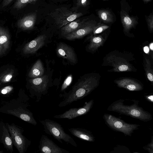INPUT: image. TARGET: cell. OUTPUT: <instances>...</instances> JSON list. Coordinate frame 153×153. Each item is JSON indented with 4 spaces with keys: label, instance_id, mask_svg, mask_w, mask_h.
Here are the masks:
<instances>
[{
    "label": "cell",
    "instance_id": "cell-12",
    "mask_svg": "<svg viewBox=\"0 0 153 153\" xmlns=\"http://www.w3.org/2000/svg\"><path fill=\"white\" fill-rule=\"evenodd\" d=\"M119 87L131 91H139L143 89L142 85L138 81L130 78H124L114 80Z\"/></svg>",
    "mask_w": 153,
    "mask_h": 153
},
{
    "label": "cell",
    "instance_id": "cell-2",
    "mask_svg": "<svg viewBox=\"0 0 153 153\" xmlns=\"http://www.w3.org/2000/svg\"><path fill=\"white\" fill-rule=\"evenodd\" d=\"M139 101L131 100V103L126 104L125 99H120L111 103L108 107L107 110L138 119L147 122L151 120L152 114L139 106Z\"/></svg>",
    "mask_w": 153,
    "mask_h": 153
},
{
    "label": "cell",
    "instance_id": "cell-15",
    "mask_svg": "<svg viewBox=\"0 0 153 153\" xmlns=\"http://www.w3.org/2000/svg\"><path fill=\"white\" fill-rule=\"evenodd\" d=\"M68 130L72 135L79 139L90 142H93L95 140L92 132L86 129L72 128H69Z\"/></svg>",
    "mask_w": 153,
    "mask_h": 153
},
{
    "label": "cell",
    "instance_id": "cell-5",
    "mask_svg": "<svg viewBox=\"0 0 153 153\" xmlns=\"http://www.w3.org/2000/svg\"><path fill=\"white\" fill-rule=\"evenodd\" d=\"M103 117L106 124L110 128L123 133L125 136H131L134 131L138 129L140 126L137 124L126 123L120 118L109 114H105Z\"/></svg>",
    "mask_w": 153,
    "mask_h": 153
},
{
    "label": "cell",
    "instance_id": "cell-26",
    "mask_svg": "<svg viewBox=\"0 0 153 153\" xmlns=\"http://www.w3.org/2000/svg\"><path fill=\"white\" fill-rule=\"evenodd\" d=\"M29 3H31L30 0H17L14 4L13 8L21 9L25 7Z\"/></svg>",
    "mask_w": 153,
    "mask_h": 153
},
{
    "label": "cell",
    "instance_id": "cell-36",
    "mask_svg": "<svg viewBox=\"0 0 153 153\" xmlns=\"http://www.w3.org/2000/svg\"><path fill=\"white\" fill-rule=\"evenodd\" d=\"M150 48L152 51L153 50V43H152L150 45Z\"/></svg>",
    "mask_w": 153,
    "mask_h": 153
},
{
    "label": "cell",
    "instance_id": "cell-31",
    "mask_svg": "<svg viewBox=\"0 0 153 153\" xmlns=\"http://www.w3.org/2000/svg\"><path fill=\"white\" fill-rule=\"evenodd\" d=\"M13 89V87L10 86H7L5 87L1 91L3 94H5L10 91Z\"/></svg>",
    "mask_w": 153,
    "mask_h": 153
},
{
    "label": "cell",
    "instance_id": "cell-4",
    "mask_svg": "<svg viewBox=\"0 0 153 153\" xmlns=\"http://www.w3.org/2000/svg\"><path fill=\"white\" fill-rule=\"evenodd\" d=\"M40 122L43 126L45 132L52 136L61 143H63V141H64L74 147L77 146L74 140L65 132L59 123L49 119L41 120Z\"/></svg>",
    "mask_w": 153,
    "mask_h": 153
},
{
    "label": "cell",
    "instance_id": "cell-10",
    "mask_svg": "<svg viewBox=\"0 0 153 153\" xmlns=\"http://www.w3.org/2000/svg\"><path fill=\"white\" fill-rule=\"evenodd\" d=\"M39 150L44 153H69V152L59 147L47 136L42 135L39 146Z\"/></svg>",
    "mask_w": 153,
    "mask_h": 153
},
{
    "label": "cell",
    "instance_id": "cell-24",
    "mask_svg": "<svg viewBox=\"0 0 153 153\" xmlns=\"http://www.w3.org/2000/svg\"><path fill=\"white\" fill-rule=\"evenodd\" d=\"M145 71L148 79L152 83L153 81V72L150 60L146 58L145 59Z\"/></svg>",
    "mask_w": 153,
    "mask_h": 153
},
{
    "label": "cell",
    "instance_id": "cell-17",
    "mask_svg": "<svg viewBox=\"0 0 153 153\" xmlns=\"http://www.w3.org/2000/svg\"><path fill=\"white\" fill-rule=\"evenodd\" d=\"M0 140L4 147L12 152L13 151V143L8 128L3 125L0 128Z\"/></svg>",
    "mask_w": 153,
    "mask_h": 153
},
{
    "label": "cell",
    "instance_id": "cell-37",
    "mask_svg": "<svg viewBox=\"0 0 153 153\" xmlns=\"http://www.w3.org/2000/svg\"><path fill=\"white\" fill-rule=\"evenodd\" d=\"M150 0H143V1L145 2H147L150 1Z\"/></svg>",
    "mask_w": 153,
    "mask_h": 153
},
{
    "label": "cell",
    "instance_id": "cell-7",
    "mask_svg": "<svg viewBox=\"0 0 153 153\" xmlns=\"http://www.w3.org/2000/svg\"><path fill=\"white\" fill-rule=\"evenodd\" d=\"M49 79L47 75H44L31 80L32 97H35L36 102H39L42 96L46 94L48 88Z\"/></svg>",
    "mask_w": 153,
    "mask_h": 153
},
{
    "label": "cell",
    "instance_id": "cell-16",
    "mask_svg": "<svg viewBox=\"0 0 153 153\" xmlns=\"http://www.w3.org/2000/svg\"><path fill=\"white\" fill-rule=\"evenodd\" d=\"M120 16L124 31L126 33H128L129 30L136 25L137 21L135 18L130 16L123 10H121Z\"/></svg>",
    "mask_w": 153,
    "mask_h": 153
},
{
    "label": "cell",
    "instance_id": "cell-1",
    "mask_svg": "<svg viewBox=\"0 0 153 153\" xmlns=\"http://www.w3.org/2000/svg\"><path fill=\"white\" fill-rule=\"evenodd\" d=\"M100 78V75L97 73L84 75L78 80L68 92L59 94L62 100L59 106L65 107L88 96L98 86Z\"/></svg>",
    "mask_w": 153,
    "mask_h": 153
},
{
    "label": "cell",
    "instance_id": "cell-6",
    "mask_svg": "<svg viewBox=\"0 0 153 153\" xmlns=\"http://www.w3.org/2000/svg\"><path fill=\"white\" fill-rule=\"evenodd\" d=\"M51 15L58 27L60 28L80 17L82 14L75 10L61 8L56 10Z\"/></svg>",
    "mask_w": 153,
    "mask_h": 153
},
{
    "label": "cell",
    "instance_id": "cell-19",
    "mask_svg": "<svg viewBox=\"0 0 153 153\" xmlns=\"http://www.w3.org/2000/svg\"><path fill=\"white\" fill-rule=\"evenodd\" d=\"M107 37L102 35H91L90 37V42L88 48L89 51L94 52L102 46L105 42Z\"/></svg>",
    "mask_w": 153,
    "mask_h": 153
},
{
    "label": "cell",
    "instance_id": "cell-21",
    "mask_svg": "<svg viewBox=\"0 0 153 153\" xmlns=\"http://www.w3.org/2000/svg\"><path fill=\"white\" fill-rule=\"evenodd\" d=\"M87 21L86 19L74 20L61 28V34L64 36L76 30Z\"/></svg>",
    "mask_w": 153,
    "mask_h": 153
},
{
    "label": "cell",
    "instance_id": "cell-35",
    "mask_svg": "<svg viewBox=\"0 0 153 153\" xmlns=\"http://www.w3.org/2000/svg\"><path fill=\"white\" fill-rule=\"evenodd\" d=\"M144 51L145 52L147 53L149 51V48L147 47H145L144 48Z\"/></svg>",
    "mask_w": 153,
    "mask_h": 153
},
{
    "label": "cell",
    "instance_id": "cell-18",
    "mask_svg": "<svg viewBox=\"0 0 153 153\" xmlns=\"http://www.w3.org/2000/svg\"><path fill=\"white\" fill-rule=\"evenodd\" d=\"M36 15V13H34L23 17L18 21V27L23 30L32 29L35 23Z\"/></svg>",
    "mask_w": 153,
    "mask_h": 153
},
{
    "label": "cell",
    "instance_id": "cell-33",
    "mask_svg": "<svg viewBox=\"0 0 153 153\" xmlns=\"http://www.w3.org/2000/svg\"><path fill=\"white\" fill-rule=\"evenodd\" d=\"M13 0H3L2 7H4L9 5Z\"/></svg>",
    "mask_w": 153,
    "mask_h": 153
},
{
    "label": "cell",
    "instance_id": "cell-28",
    "mask_svg": "<svg viewBox=\"0 0 153 153\" xmlns=\"http://www.w3.org/2000/svg\"><path fill=\"white\" fill-rule=\"evenodd\" d=\"M146 20L150 32L151 33L153 30V14L152 13L146 17Z\"/></svg>",
    "mask_w": 153,
    "mask_h": 153
},
{
    "label": "cell",
    "instance_id": "cell-3",
    "mask_svg": "<svg viewBox=\"0 0 153 153\" xmlns=\"http://www.w3.org/2000/svg\"><path fill=\"white\" fill-rule=\"evenodd\" d=\"M132 59L128 54L114 51L110 52L103 58L102 65L112 67V68L108 71H134L136 69L130 62Z\"/></svg>",
    "mask_w": 153,
    "mask_h": 153
},
{
    "label": "cell",
    "instance_id": "cell-11",
    "mask_svg": "<svg viewBox=\"0 0 153 153\" xmlns=\"http://www.w3.org/2000/svg\"><path fill=\"white\" fill-rule=\"evenodd\" d=\"M97 24L93 21H87L81 27L64 37L68 40L82 38L92 33Z\"/></svg>",
    "mask_w": 153,
    "mask_h": 153
},
{
    "label": "cell",
    "instance_id": "cell-9",
    "mask_svg": "<svg viewBox=\"0 0 153 153\" xmlns=\"http://www.w3.org/2000/svg\"><path fill=\"white\" fill-rule=\"evenodd\" d=\"M94 102V100H91L88 102H86L82 107L71 108L62 114L55 115L53 117L56 119H72L85 115L90 111Z\"/></svg>",
    "mask_w": 153,
    "mask_h": 153
},
{
    "label": "cell",
    "instance_id": "cell-30",
    "mask_svg": "<svg viewBox=\"0 0 153 153\" xmlns=\"http://www.w3.org/2000/svg\"><path fill=\"white\" fill-rule=\"evenodd\" d=\"M88 0H78L76 4L77 7L85 6L87 4Z\"/></svg>",
    "mask_w": 153,
    "mask_h": 153
},
{
    "label": "cell",
    "instance_id": "cell-32",
    "mask_svg": "<svg viewBox=\"0 0 153 153\" xmlns=\"http://www.w3.org/2000/svg\"><path fill=\"white\" fill-rule=\"evenodd\" d=\"M145 97L148 101L151 103L153 102V95L150 94L145 96Z\"/></svg>",
    "mask_w": 153,
    "mask_h": 153
},
{
    "label": "cell",
    "instance_id": "cell-8",
    "mask_svg": "<svg viewBox=\"0 0 153 153\" xmlns=\"http://www.w3.org/2000/svg\"><path fill=\"white\" fill-rule=\"evenodd\" d=\"M7 125L13 144L20 153H24L30 145V141L23 136L21 130L16 126L13 124L10 125L8 123Z\"/></svg>",
    "mask_w": 153,
    "mask_h": 153
},
{
    "label": "cell",
    "instance_id": "cell-22",
    "mask_svg": "<svg viewBox=\"0 0 153 153\" xmlns=\"http://www.w3.org/2000/svg\"><path fill=\"white\" fill-rule=\"evenodd\" d=\"M44 69L41 61L38 59L34 64L28 74L29 76L32 78L41 77L43 76Z\"/></svg>",
    "mask_w": 153,
    "mask_h": 153
},
{
    "label": "cell",
    "instance_id": "cell-38",
    "mask_svg": "<svg viewBox=\"0 0 153 153\" xmlns=\"http://www.w3.org/2000/svg\"></svg>",
    "mask_w": 153,
    "mask_h": 153
},
{
    "label": "cell",
    "instance_id": "cell-13",
    "mask_svg": "<svg viewBox=\"0 0 153 153\" xmlns=\"http://www.w3.org/2000/svg\"><path fill=\"white\" fill-rule=\"evenodd\" d=\"M56 52L59 56L67 59L73 63L77 62L76 54L71 47L64 43H60L57 46Z\"/></svg>",
    "mask_w": 153,
    "mask_h": 153
},
{
    "label": "cell",
    "instance_id": "cell-23",
    "mask_svg": "<svg viewBox=\"0 0 153 153\" xmlns=\"http://www.w3.org/2000/svg\"><path fill=\"white\" fill-rule=\"evenodd\" d=\"M99 18L104 22L110 23L113 22V16L110 12L107 10H101L98 12Z\"/></svg>",
    "mask_w": 153,
    "mask_h": 153
},
{
    "label": "cell",
    "instance_id": "cell-29",
    "mask_svg": "<svg viewBox=\"0 0 153 153\" xmlns=\"http://www.w3.org/2000/svg\"><path fill=\"white\" fill-rule=\"evenodd\" d=\"M151 142L147 145L143 147V148L145 150L149 151L150 153H153V139L152 136Z\"/></svg>",
    "mask_w": 153,
    "mask_h": 153
},
{
    "label": "cell",
    "instance_id": "cell-25",
    "mask_svg": "<svg viewBox=\"0 0 153 153\" xmlns=\"http://www.w3.org/2000/svg\"><path fill=\"white\" fill-rule=\"evenodd\" d=\"M109 27V26L100 23L97 24L92 32L93 34L94 35H96L101 33L108 29Z\"/></svg>",
    "mask_w": 153,
    "mask_h": 153
},
{
    "label": "cell",
    "instance_id": "cell-34",
    "mask_svg": "<svg viewBox=\"0 0 153 153\" xmlns=\"http://www.w3.org/2000/svg\"><path fill=\"white\" fill-rule=\"evenodd\" d=\"M12 76L11 74L7 75L4 79V81L7 82L9 81L12 78Z\"/></svg>",
    "mask_w": 153,
    "mask_h": 153
},
{
    "label": "cell",
    "instance_id": "cell-14",
    "mask_svg": "<svg viewBox=\"0 0 153 153\" xmlns=\"http://www.w3.org/2000/svg\"><path fill=\"white\" fill-rule=\"evenodd\" d=\"M46 37L45 35H41L27 43L23 49L24 53L25 54L35 53L44 45Z\"/></svg>",
    "mask_w": 153,
    "mask_h": 153
},
{
    "label": "cell",
    "instance_id": "cell-27",
    "mask_svg": "<svg viewBox=\"0 0 153 153\" xmlns=\"http://www.w3.org/2000/svg\"><path fill=\"white\" fill-rule=\"evenodd\" d=\"M72 80V76L71 75L68 76L64 82L61 88L60 91L63 92L70 85Z\"/></svg>",
    "mask_w": 153,
    "mask_h": 153
},
{
    "label": "cell",
    "instance_id": "cell-20",
    "mask_svg": "<svg viewBox=\"0 0 153 153\" xmlns=\"http://www.w3.org/2000/svg\"><path fill=\"white\" fill-rule=\"evenodd\" d=\"M10 36L7 30L0 26V56L4 54L9 47Z\"/></svg>",
    "mask_w": 153,
    "mask_h": 153
}]
</instances>
